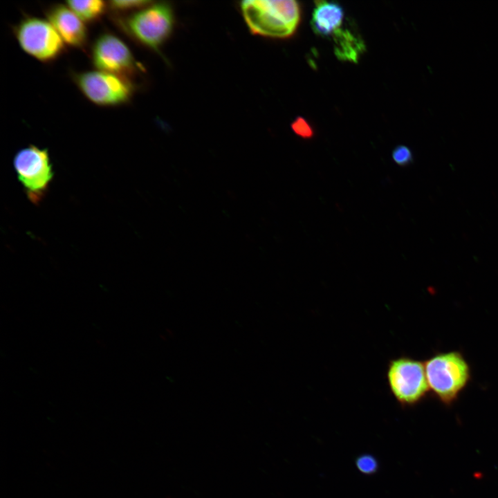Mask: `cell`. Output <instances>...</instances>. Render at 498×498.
Wrapping results in <instances>:
<instances>
[{
	"label": "cell",
	"instance_id": "cell-1",
	"mask_svg": "<svg viewBox=\"0 0 498 498\" xmlns=\"http://www.w3.org/2000/svg\"><path fill=\"white\" fill-rule=\"evenodd\" d=\"M239 8L250 33L264 37H289L301 19L300 6L293 0H248Z\"/></svg>",
	"mask_w": 498,
	"mask_h": 498
},
{
	"label": "cell",
	"instance_id": "cell-2",
	"mask_svg": "<svg viewBox=\"0 0 498 498\" xmlns=\"http://www.w3.org/2000/svg\"><path fill=\"white\" fill-rule=\"evenodd\" d=\"M424 365L430 393L446 407L458 400L472 379L470 364L459 351L436 353Z\"/></svg>",
	"mask_w": 498,
	"mask_h": 498
},
{
	"label": "cell",
	"instance_id": "cell-3",
	"mask_svg": "<svg viewBox=\"0 0 498 498\" xmlns=\"http://www.w3.org/2000/svg\"><path fill=\"white\" fill-rule=\"evenodd\" d=\"M116 21L122 31L133 41L158 51L170 37L175 17L169 3L151 2L120 16Z\"/></svg>",
	"mask_w": 498,
	"mask_h": 498
},
{
	"label": "cell",
	"instance_id": "cell-4",
	"mask_svg": "<svg viewBox=\"0 0 498 498\" xmlns=\"http://www.w3.org/2000/svg\"><path fill=\"white\" fill-rule=\"evenodd\" d=\"M387 380L394 398L402 407H413L430 393L424 362L409 356L389 361Z\"/></svg>",
	"mask_w": 498,
	"mask_h": 498
},
{
	"label": "cell",
	"instance_id": "cell-5",
	"mask_svg": "<svg viewBox=\"0 0 498 498\" xmlns=\"http://www.w3.org/2000/svg\"><path fill=\"white\" fill-rule=\"evenodd\" d=\"M13 34L22 50L44 63L55 60L65 50V43L48 19L25 16L13 27Z\"/></svg>",
	"mask_w": 498,
	"mask_h": 498
},
{
	"label": "cell",
	"instance_id": "cell-6",
	"mask_svg": "<svg viewBox=\"0 0 498 498\" xmlns=\"http://www.w3.org/2000/svg\"><path fill=\"white\" fill-rule=\"evenodd\" d=\"M72 79L85 98L100 107L125 104L135 90L127 77L99 70L73 73Z\"/></svg>",
	"mask_w": 498,
	"mask_h": 498
},
{
	"label": "cell",
	"instance_id": "cell-7",
	"mask_svg": "<svg viewBox=\"0 0 498 498\" xmlns=\"http://www.w3.org/2000/svg\"><path fill=\"white\" fill-rule=\"evenodd\" d=\"M13 165L28 199L38 204L44 199L54 175L48 149L33 145L23 148L15 154Z\"/></svg>",
	"mask_w": 498,
	"mask_h": 498
},
{
	"label": "cell",
	"instance_id": "cell-8",
	"mask_svg": "<svg viewBox=\"0 0 498 498\" xmlns=\"http://www.w3.org/2000/svg\"><path fill=\"white\" fill-rule=\"evenodd\" d=\"M91 58L97 70L127 77L137 68L132 52L125 42L111 33H102L94 40Z\"/></svg>",
	"mask_w": 498,
	"mask_h": 498
},
{
	"label": "cell",
	"instance_id": "cell-9",
	"mask_svg": "<svg viewBox=\"0 0 498 498\" xmlns=\"http://www.w3.org/2000/svg\"><path fill=\"white\" fill-rule=\"evenodd\" d=\"M46 15L65 44L77 48L85 46L88 39L85 23L66 4L50 6Z\"/></svg>",
	"mask_w": 498,
	"mask_h": 498
},
{
	"label": "cell",
	"instance_id": "cell-10",
	"mask_svg": "<svg viewBox=\"0 0 498 498\" xmlns=\"http://www.w3.org/2000/svg\"><path fill=\"white\" fill-rule=\"evenodd\" d=\"M344 12L336 2L317 1L312 12L311 26L321 37H333L343 26Z\"/></svg>",
	"mask_w": 498,
	"mask_h": 498
},
{
	"label": "cell",
	"instance_id": "cell-11",
	"mask_svg": "<svg viewBox=\"0 0 498 498\" xmlns=\"http://www.w3.org/2000/svg\"><path fill=\"white\" fill-rule=\"evenodd\" d=\"M335 54L340 60L357 62L365 50L362 40L347 28H341L333 37Z\"/></svg>",
	"mask_w": 498,
	"mask_h": 498
},
{
	"label": "cell",
	"instance_id": "cell-12",
	"mask_svg": "<svg viewBox=\"0 0 498 498\" xmlns=\"http://www.w3.org/2000/svg\"><path fill=\"white\" fill-rule=\"evenodd\" d=\"M65 3L85 23L98 20L106 12L108 3L100 0L74 1Z\"/></svg>",
	"mask_w": 498,
	"mask_h": 498
},
{
	"label": "cell",
	"instance_id": "cell-13",
	"mask_svg": "<svg viewBox=\"0 0 498 498\" xmlns=\"http://www.w3.org/2000/svg\"><path fill=\"white\" fill-rule=\"evenodd\" d=\"M108 6L113 11L119 12H131L144 6H147L151 1L145 0H113L107 2Z\"/></svg>",
	"mask_w": 498,
	"mask_h": 498
},
{
	"label": "cell",
	"instance_id": "cell-14",
	"mask_svg": "<svg viewBox=\"0 0 498 498\" xmlns=\"http://www.w3.org/2000/svg\"><path fill=\"white\" fill-rule=\"evenodd\" d=\"M393 160L399 166L405 167L410 165L413 160L412 150L406 145H397L392 151Z\"/></svg>",
	"mask_w": 498,
	"mask_h": 498
},
{
	"label": "cell",
	"instance_id": "cell-15",
	"mask_svg": "<svg viewBox=\"0 0 498 498\" xmlns=\"http://www.w3.org/2000/svg\"><path fill=\"white\" fill-rule=\"evenodd\" d=\"M293 132L298 136L309 139L313 136L314 131L310 123L303 117H297L291 124Z\"/></svg>",
	"mask_w": 498,
	"mask_h": 498
},
{
	"label": "cell",
	"instance_id": "cell-16",
	"mask_svg": "<svg viewBox=\"0 0 498 498\" xmlns=\"http://www.w3.org/2000/svg\"><path fill=\"white\" fill-rule=\"evenodd\" d=\"M358 469L365 474L374 473L378 469V462L371 455L363 454L356 460Z\"/></svg>",
	"mask_w": 498,
	"mask_h": 498
}]
</instances>
